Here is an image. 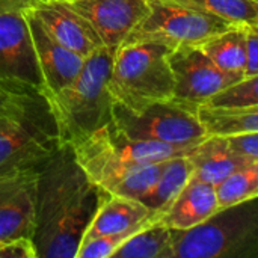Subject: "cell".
I'll list each match as a JSON object with an SVG mask.
<instances>
[{"instance_id": "cell-1", "label": "cell", "mask_w": 258, "mask_h": 258, "mask_svg": "<svg viewBox=\"0 0 258 258\" xmlns=\"http://www.w3.org/2000/svg\"><path fill=\"white\" fill-rule=\"evenodd\" d=\"M107 195L85 174L73 147L62 145L38 168L32 237L36 258H76L94 215Z\"/></svg>"}, {"instance_id": "cell-2", "label": "cell", "mask_w": 258, "mask_h": 258, "mask_svg": "<svg viewBox=\"0 0 258 258\" xmlns=\"http://www.w3.org/2000/svg\"><path fill=\"white\" fill-rule=\"evenodd\" d=\"M85 174L109 195L141 200L157 181L165 162L189 150L135 141L110 122L71 145Z\"/></svg>"}, {"instance_id": "cell-3", "label": "cell", "mask_w": 258, "mask_h": 258, "mask_svg": "<svg viewBox=\"0 0 258 258\" xmlns=\"http://www.w3.org/2000/svg\"><path fill=\"white\" fill-rule=\"evenodd\" d=\"M60 147L57 122L44 92L5 95L0 103V171L39 168Z\"/></svg>"}, {"instance_id": "cell-4", "label": "cell", "mask_w": 258, "mask_h": 258, "mask_svg": "<svg viewBox=\"0 0 258 258\" xmlns=\"http://www.w3.org/2000/svg\"><path fill=\"white\" fill-rule=\"evenodd\" d=\"M113 54L106 47L98 48L85 59L82 71L65 89L48 97L60 145H74L112 122L113 98L107 77Z\"/></svg>"}, {"instance_id": "cell-5", "label": "cell", "mask_w": 258, "mask_h": 258, "mask_svg": "<svg viewBox=\"0 0 258 258\" xmlns=\"http://www.w3.org/2000/svg\"><path fill=\"white\" fill-rule=\"evenodd\" d=\"M257 257V198L218 209L189 230H172V258Z\"/></svg>"}, {"instance_id": "cell-6", "label": "cell", "mask_w": 258, "mask_h": 258, "mask_svg": "<svg viewBox=\"0 0 258 258\" xmlns=\"http://www.w3.org/2000/svg\"><path fill=\"white\" fill-rule=\"evenodd\" d=\"M169 47L160 42H127L113 54L107 89L113 103L141 110L174 97Z\"/></svg>"}, {"instance_id": "cell-7", "label": "cell", "mask_w": 258, "mask_h": 258, "mask_svg": "<svg viewBox=\"0 0 258 258\" xmlns=\"http://www.w3.org/2000/svg\"><path fill=\"white\" fill-rule=\"evenodd\" d=\"M112 124L130 139L160 142L184 150L206 138L197 107L174 98L153 103L141 110H130L113 103Z\"/></svg>"}, {"instance_id": "cell-8", "label": "cell", "mask_w": 258, "mask_h": 258, "mask_svg": "<svg viewBox=\"0 0 258 258\" xmlns=\"http://www.w3.org/2000/svg\"><path fill=\"white\" fill-rule=\"evenodd\" d=\"M148 14L122 44L148 41L165 44L169 48L178 45H200L206 39L237 26L169 0H148Z\"/></svg>"}, {"instance_id": "cell-9", "label": "cell", "mask_w": 258, "mask_h": 258, "mask_svg": "<svg viewBox=\"0 0 258 258\" xmlns=\"http://www.w3.org/2000/svg\"><path fill=\"white\" fill-rule=\"evenodd\" d=\"M0 92H45L24 9H0Z\"/></svg>"}, {"instance_id": "cell-10", "label": "cell", "mask_w": 258, "mask_h": 258, "mask_svg": "<svg viewBox=\"0 0 258 258\" xmlns=\"http://www.w3.org/2000/svg\"><path fill=\"white\" fill-rule=\"evenodd\" d=\"M168 62L174 76V100L198 107L225 86L245 76L218 68L198 45H178L169 50Z\"/></svg>"}, {"instance_id": "cell-11", "label": "cell", "mask_w": 258, "mask_h": 258, "mask_svg": "<svg viewBox=\"0 0 258 258\" xmlns=\"http://www.w3.org/2000/svg\"><path fill=\"white\" fill-rule=\"evenodd\" d=\"M38 168L0 171V245L33 237Z\"/></svg>"}, {"instance_id": "cell-12", "label": "cell", "mask_w": 258, "mask_h": 258, "mask_svg": "<svg viewBox=\"0 0 258 258\" xmlns=\"http://www.w3.org/2000/svg\"><path fill=\"white\" fill-rule=\"evenodd\" d=\"M115 53L150 11L148 0H65Z\"/></svg>"}, {"instance_id": "cell-13", "label": "cell", "mask_w": 258, "mask_h": 258, "mask_svg": "<svg viewBox=\"0 0 258 258\" xmlns=\"http://www.w3.org/2000/svg\"><path fill=\"white\" fill-rule=\"evenodd\" d=\"M36 62L44 80L45 95L53 97L65 89L82 71L85 57L57 42L41 24L38 17L24 8Z\"/></svg>"}, {"instance_id": "cell-14", "label": "cell", "mask_w": 258, "mask_h": 258, "mask_svg": "<svg viewBox=\"0 0 258 258\" xmlns=\"http://www.w3.org/2000/svg\"><path fill=\"white\" fill-rule=\"evenodd\" d=\"M44 29L62 45L82 57L104 47L94 27L65 0H32L27 6Z\"/></svg>"}, {"instance_id": "cell-15", "label": "cell", "mask_w": 258, "mask_h": 258, "mask_svg": "<svg viewBox=\"0 0 258 258\" xmlns=\"http://www.w3.org/2000/svg\"><path fill=\"white\" fill-rule=\"evenodd\" d=\"M160 218L162 215L153 212L138 200L107 195L94 215L83 240L139 228L150 222L159 221Z\"/></svg>"}, {"instance_id": "cell-16", "label": "cell", "mask_w": 258, "mask_h": 258, "mask_svg": "<svg viewBox=\"0 0 258 258\" xmlns=\"http://www.w3.org/2000/svg\"><path fill=\"white\" fill-rule=\"evenodd\" d=\"M216 210L215 186L192 177L162 215L160 221L172 230H189L204 222Z\"/></svg>"}, {"instance_id": "cell-17", "label": "cell", "mask_w": 258, "mask_h": 258, "mask_svg": "<svg viewBox=\"0 0 258 258\" xmlns=\"http://www.w3.org/2000/svg\"><path fill=\"white\" fill-rule=\"evenodd\" d=\"M186 157L190 160L194 168L192 177L213 186H216L233 171L252 163L237 157L228 148L227 139L218 136H206L186 153Z\"/></svg>"}, {"instance_id": "cell-18", "label": "cell", "mask_w": 258, "mask_h": 258, "mask_svg": "<svg viewBox=\"0 0 258 258\" xmlns=\"http://www.w3.org/2000/svg\"><path fill=\"white\" fill-rule=\"evenodd\" d=\"M197 116L206 136L230 138L242 133L258 132V106L233 109L200 104Z\"/></svg>"}, {"instance_id": "cell-19", "label": "cell", "mask_w": 258, "mask_h": 258, "mask_svg": "<svg viewBox=\"0 0 258 258\" xmlns=\"http://www.w3.org/2000/svg\"><path fill=\"white\" fill-rule=\"evenodd\" d=\"M192 175L194 168L186 156L171 157L165 162L163 171L154 186L139 201L153 212L163 215Z\"/></svg>"}, {"instance_id": "cell-20", "label": "cell", "mask_w": 258, "mask_h": 258, "mask_svg": "<svg viewBox=\"0 0 258 258\" xmlns=\"http://www.w3.org/2000/svg\"><path fill=\"white\" fill-rule=\"evenodd\" d=\"M113 258H172V228L160 219L147 224L130 236Z\"/></svg>"}, {"instance_id": "cell-21", "label": "cell", "mask_w": 258, "mask_h": 258, "mask_svg": "<svg viewBox=\"0 0 258 258\" xmlns=\"http://www.w3.org/2000/svg\"><path fill=\"white\" fill-rule=\"evenodd\" d=\"M248 26H234L221 32L198 47L222 71L245 76V35Z\"/></svg>"}, {"instance_id": "cell-22", "label": "cell", "mask_w": 258, "mask_h": 258, "mask_svg": "<svg viewBox=\"0 0 258 258\" xmlns=\"http://www.w3.org/2000/svg\"><path fill=\"white\" fill-rule=\"evenodd\" d=\"M237 26H258V0H169Z\"/></svg>"}, {"instance_id": "cell-23", "label": "cell", "mask_w": 258, "mask_h": 258, "mask_svg": "<svg viewBox=\"0 0 258 258\" xmlns=\"http://www.w3.org/2000/svg\"><path fill=\"white\" fill-rule=\"evenodd\" d=\"M215 192L218 209L258 198V162L248 163L228 174L215 186Z\"/></svg>"}, {"instance_id": "cell-24", "label": "cell", "mask_w": 258, "mask_h": 258, "mask_svg": "<svg viewBox=\"0 0 258 258\" xmlns=\"http://www.w3.org/2000/svg\"><path fill=\"white\" fill-rule=\"evenodd\" d=\"M204 104L215 107H257L258 106V76H245L240 80L225 86L212 95Z\"/></svg>"}, {"instance_id": "cell-25", "label": "cell", "mask_w": 258, "mask_h": 258, "mask_svg": "<svg viewBox=\"0 0 258 258\" xmlns=\"http://www.w3.org/2000/svg\"><path fill=\"white\" fill-rule=\"evenodd\" d=\"M228 148L240 159H245L248 162H257L258 160V132L251 133H242L236 136L225 138Z\"/></svg>"}, {"instance_id": "cell-26", "label": "cell", "mask_w": 258, "mask_h": 258, "mask_svg": "<svg viewBox=\"0 0 258 258\" xmlns=\"http://www.w3.org/2000/svg\"><path fill=\"white\" fill-rule=\"evenodd\" d=\"M0 258H36V249L30 237H17L0 245Z\"/></svg>"}, {"instance_id": "cell-27", "label": "cell", "mask_w": 258, "mask_h": 258, "mask_svg": "<svg viewBox=\"0 0 258 258\" xmlns=\"http://www.w3.org/2000/svg\"><path fill=\"white\" fill-rule=\"evenodd\" d=\"M245 76H258V26L246 27Z\"/></svg>"}, {"instance_id": "cell-28", "label": "cell", "mask_w": 258, "mask_h": 258, "mask_svg": "<svg viewBox=\"0 0 258 258\" xmlns=\"http://www.w3.org/2000/svg\"><path fill=\"white\" fill-rule=\"evenodd\" d=\"M32 0H0V9H24Z\"/></svg>"}, {"instance_id": "cell-29", "label": "cell", "mask_w": 258, "mask_h": 258, "mask_svg": "<svg viewBox=\"0 0 258 258\" xmlns=\"http://www.w3.org/2000/svg\"><path fill=\"white\" fill-rule=\"evenodd\" d=\"M5 95H6V94H3V92H0V103H2V100L5 98Z\"/></svg>"}]
</instances>
